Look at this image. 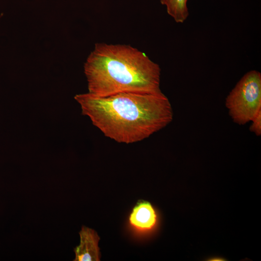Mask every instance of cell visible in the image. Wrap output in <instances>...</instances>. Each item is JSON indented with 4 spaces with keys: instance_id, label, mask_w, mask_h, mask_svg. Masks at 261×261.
Listing matches in <instances>:
<instances>
[{
    "instance_id": "obj_1",
    "label": "cell",
    "mask_w": 261,
    "mask_h": 261,
    "mask_svg": "<svg viewBox=\"0 0 261 261\" xmlns=\"http://www.w3.org/2000/svg\"><path fill=\"white\" fill-rule=\"evenodd\" d=\"M83 115L107 137L127 144L141 141L168 125L173 119L171 104L162 92L121 93L99 97L77 94Z\"/></svg>"
},
{
    "instance_id": "obj_2",
    "label": "cell",
    "mask_w": 261,
    "mask_h": 261,
    "mask_svg": "<svg viewBox=\"0 0 261 261\" xmlns=\"http://www.w3.org/2000/svg\"><path fill=\"white\" fill-rule=\"evenodd\" d=\"M84 72L88 93L96 97L161 92L159 65L130 45L96 44L85 63Z\"/></svg>"
},
{
    "instance_id": "obj_3",
    "label": "cell",
    "mask_w": 261,
    "mask_h": 261,
    "mask_svg": "<svg viewBox=\"0 0 261 261\" xmlns=\"http://www.w3.org/2000/svg\"><path fill=\"white\" fill-rule=\"evenodd\" d=\"M225 105L233 122L244 125L261 110V74L256 70L246 72L226 99Z\"/></svg>"
},
{
    "instance_id": "obj_4",
    "label": "cell",
    "mask_w": 261,
    "mask_h": 261,
    "mask_svg": "<svg viewBox=\"0 0 261 261\" xmlns=\"http://www.w3.org/2000/svg\"><path fill=\"white\" fill-rule=\"evenodd\" d=\"M131 230L140 235L153 234L160 224V217L157 210L148 202L141 201L133 207L129 217Z\"/></svg>"
},
{
    "instance_id": "obj_5",
    "label": "cell",
    "mask_w": 261,
    "mask_h": 261,
    "mask_svg": "<svg viewBox=\"0 0 261 261\" xmlns=\"http://www.w3.org/2000/svg\"><path fill=\"white\" fill-rule=\"evenodd\" d=\"M80 244L74 248V261H100V237L93 229L82 226L79 232Z\"/></svg>"
},
{
    "instance_id": "obj_6",
    "label": "cell",
    "mask_w": 261,
    "mask_h": 261,
    "mask_svg": "<svg viewBox=\"0 0 261 261\" xmlns=\"http://www.w3.org/2000/svg\"><path fill=\"white\" fill-rule=\"evenodd\" d=\"M188 0H160L166 6L167 13L178 23H182L188 18L189 12Z\"/></svg>"
},
{
    "instance_id": "obj_7",
    "label": "cell",
    "mask_w": 261,
    "mask_h": 261,
    "mask_svg": "<svg viewBox=\"0 0 261 261\" xmlns=\"http://www.w3.org/2000/svg\"><path fill=\"white\" fill-rule=\"evenodd\" d=\"M251 121L252 123L250 127V130L257 136H260L261 134V110Z\"/></svg>"
},
{
    "instance_id": "obj_8",
    "label": "cell",
    "mask_w": 261,
    "mask_h": 261,
    "mask_svg": "<svg viewBox=\"0 0 261 261\" xmlns=\"http://www.w3.org/2000/svg\"><path fill=\"white\" fill-rule=\"evenodd\" d=\"M209 261H224V258H222L221 257H214V258H210Z\"/></svg>"
}]
</instances>
